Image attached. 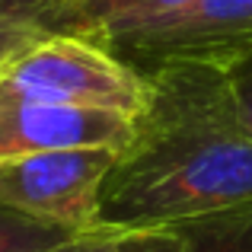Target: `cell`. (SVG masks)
<instances>
[{"label":"cell","mask_w":252,"mask_h":252,"mask_svg":"<svg viewBox=\"0 0 252 252\" xmlns=\"http://www.w3.org/2000/svg\"><path fill=\"white\" fill-rule=\"evenodd\" d=\"M99 195L96 227H172L252 198V128L223 67L166 64Z\"/></svg>","instance_id":"6da1fadb"},{"label":"cell","mask_w":252,"mask_h":252,"mask_svg":"<svg viewBox=\"0 0 252 252\" xmlns=\"http://www.w3.org/2000/svg\"><path fill=\"white\" fill-rule=\"evenodd\" d=\"M150 83L90 35L55 32L0 74V102H55L141 115Z\"/></svg>","instance_id":"7a4b0ae2"},{"label":"cell","mask_w":252,"mask_h":252,"mask_svg":"<svg viewBox=\"0 0 252 252\" xmlns=\"http://www.w3.org/2000/svg\"><path fill=\"white\" fill-rule=\"evenodd\" d=\"M134 70L211 64L230 70L252 55V0H191L102 42Z\"/></svg>","instance_id":"3957f363"},{"label":"cell","mask_w":252,"mask_h":252,"mask_svg":"<svg viewBox=\"0 0 252 252\" xmlns=\"http://www.w3.org/2000/svg\"><path fill=\"white\" fill-rule=\"evenodd\" d=\"M118 150H48L0 163V204L86 233L96 227L99 195Z\"/></svg>","instance_id":"277c9868"},{"label":"cell","mask_w":252,"mask_h":252,"mask_svg":"<svg viewBox=\"0 0 252 252\" xmlns=\"http://www.w3.org/2000/svg\"><path fill=\"white\" fill-rule=\"evenodd\" d=\"M134 118L137 115L86 105L0 102V163L48 150H122L134 134Z\"/></svg>","instance_id":"5b68a950"},{"label":"cell","mask_w":252,"mask_h":252,"mask_svg":"<svg viewBox=\"0 0 252 252\" xmlns=\"http://www.w3.org/2000/svg\"><path fill=\"white\" fill-rule=\"evenodd\" d=\"M55 32H70V0H0V74Z\"/></svg>","instance_id":"8992f818"},{"label":"cell","mask_w":252,"mask_h":252,"mask_svg":"<svg viewBox=\"0 0 252 252\" xmlns=\"http://www.w3.org/2000/svg\"><path fill=\"white\" fill-rule=\"evenodd\" d=\"M182 252H252V198L172 223Z\"/></svg>","instance_id":"52a82bcc"},{"label":"cell","mask_w":252,"mask_h":252,"mask_svg":"<svg viewBox=\"0 0 252 252\" xmlns=\"http://www.w3.org/2000/svg\"><path fill=\"white\" fill-rule=\"evenodd\" d=\"M185 3L191 0H70V32L90 35L102 45L118 32Z\"/></svg>","instance_id":"ba28073f"},{"label":"cell","mask_w":252,"mask_h":252,"mask_svg":"<svg viewBox=\"0 0 252 252\" xmlns=\"http://www.w3.org/2000/svg\"><path fill=\"white\" fill-rule=\"evenodd\" d=\"M80 233L0 204V252H51Z\"/></svg>","instance_id":"9c48e42d"},{"label":"cell","mask_w":252,"mask_h":252,"mask_svg":"<svg viewBox=\"0 0 252 252\" xmlns=\"http://www.w3.org/2000/svg\"><path fill=\"white\" fill-rule=\"evenodd\" d=\"M77 252H182V243L169 227L105 230L93 227L77 236Z\"/></svg>","instance_id":"30bf717a"},{"label":"cell","mask_w":252,"mask_h":252,"mask_svg":"<svg viewBox=\"0 0 252 252\" xmlns=\"http://www.w3.org/2000/svg\"><path fill=\"white\" fill-rule=\"evenodd\" d=\"M227 74H230V83H233L243 118H246V125L252 128V55H246L240 64H233Z\"/></svg>","instance_id":"8fae6325"},{"label":"cell","mask_w":252,"mask_h":252,"mask_svg":"<svg viewBox=\"0 0 252 252\" xmlns=\"http://www.w3.org/2000/svg\"><path fill=\"white\" fill-rule=\"evenodd\" d=\"M74 243H77V240H74ZM74 243H64V246H58V249H51V252H77Z\"/></svg>","instance_id":"7c38bea8"}]
</instances>
